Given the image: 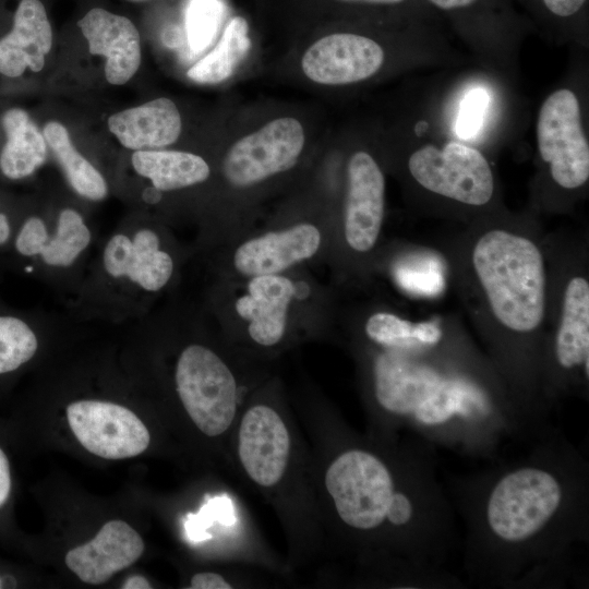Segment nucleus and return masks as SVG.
<instances>
[{"label":"nucleus","mask_w":589,"mask_h":589,"mask_svg":"<svg viewBox=\"0 0 589 589\" xmlns=\"http://www.w3.org/2000/svg\"><path fill=\"white\" fill-rule=\"evenodd\" d=\"M131 1H142V0H131Z\"/></svg>","instance_id":"nucleus-42"},{"label":"nucleus","mask_w":589,"mask_h":589,"mask_svg":"<svg viewBox=\"0 0 589 589\" xmlns=\"http://www.w3.org/2000/svg\"><path fill=\"white\" fill-rule=\"evenodd\" d=\"M191 589H231L230 584L224 576L213 572H202L195 574L191 580Z\"/></svg>","instance_id":"nucleus-37"},{"label":"nucleus","mask_w":589,"mask_h":589,"mask_svg":"<svg viewBox=\"0 0 589 589\" xmlns=\"http://www.w3.org/2000/svg\"><path fill=\"white\" fill-rule=\"evenodd\" d=\"M43 134L72 189L92 201L105 199L108 187L104 177L76 151L65 127L57 121H50L44 127Z\"/></svg>","instance_id":"nucleus-26"},{"label":"nucleus","mask_w":589,"mask_h":589,"mask_svg":"<svg viewBox=\"0 0 589 589\" xmlns=\"http://www.w3.org/2000/svg\"><path fill=\"white\" fill-rule=\"evenodd\" d=\"M52 45V31L39 0H22L11 32L0 39V73L16 77L26 68L39 72Z\"/></svg>","instance_id":"nucleus-18"},{"label":"nucleus","mask_w":589,"mask_h":589,"mask_svg":"<svg viewBox=\"0 0 589 589\" xmlns=\"http://www.w3.org/2000/svg\"><path fill=\"white\" fill-rule=\"evenodd\" d=\"M468 276L486 322L526 336L545 322L546 259L532 235L508 224L483 226L467 253Z\"/></svg>","instance_id":"nucleus-1"},{"label":"nucleus","mask_w":589,"mask_h":589,"mask_svg":"<svg viewBox=\"0 0 589 589\" xmlns=\"http://www.w3.org/2000/svg\"><path fill=\"white\" fill-rule=\"evenodd\" d=\"M48 238L45 223L38 217L28 218L21 228L16 240V250L25 255H38Z\"/></svg>","instance_id":"nucleus-35"},{"label":"nucleus","mask_w":589,"mask_h":589,"mask_svg":"<svg viewBox=\"0 0 589 589\" xmlns=\"http://www.w3.org/2000/svg\"><path fill=\"white\" fill-rule=\"evenodd\" d=\"M250 47L249 21L235 14L227 20L214 49L192 65L187 75L200 84L221 83L233 74Z\"/></svg>","instance_id":"nucleus-25"},{"label":"nucleus","mask_w":589,"mask_h":589,"mask_svg":"<svg viewBox=\"0 0 589 589\" xmlns=\"http://www.w3.org/2000/svg\"><path fill=\"white\" fill-rule=\"evenodd\" d=\"M398 277L405 287L414 291L422 290L425 293H435L436 286H440L438 280L442 281L433 263L424 260L413 263L410 267H402V271H398Z\"/></svg>","instance_id":"nucleus-34"},{"label":"nucleus","mask_w":589,"mask_h":589,"mask_svg":"<svg viewBox=\"0 0 589 589\" xmlns=\"http://www.w3.org/2000/svg\"><path fill=\"white\" fill-rule=\"evenodd\" d=\"M324 488L339 519L368 531L380 527L394 493L392 474L374 454L352 448L337 455L324 472Z\"/></svg>","instance_id":"nucleus-5"},{"label":"nucleus","mask_w":589,"mask_h":589,"mask_svg":"<svg viewBox=\"0 0 589 589\" xmlns=\"http://www.w3.org/2000/svg\"><path fill=\"white\" fill-rule=\"evenodd\" d=\"M293 294V283L278 274L254 276L250 280L248 294L237 300L236 310L249 322L248 332L253 341L272 347L281 340Z\"/></svg>","instance_id":"nucleus-19"},{"label":"nucleus","mask_w":589,"mask_h":589,"mask_svg":"<svg viewBox=\"0 0 589 589\" xmlns=\"http://www.w3.org/2000/svg\"><path fill=\"white\" fill-rule=\"evenodd\" d=\"M92 55L106 58L105 75L109 83L122 85L141 64V39L135 25L125 16L105 9L89 10L79 22Z\"/></svg>","instance_id":"nucleus-15"},{"label":"nucleus","mask_w":589,"mask_h":589,"mask_svg":"<svg viewBox=\"0 0 589 589\" xmlns=\"http://www.w3.org/2000/svg\"><path fill=\"white\" fill-rule=\"evenodd\" d=\"M145 549L142 537L125 521L106 522L91 541L65 554V564L82 581L106 582L115 573L135 563Z\"/></svg>","instance_id":"nucleus-14"},{"label":"nucleus","mask_w":589,"mask_h":589,"mask_svg":"<svg viewBox=\"0 0 589 589\" xmlns=\"http://www.w3.org/2000/svg\"><path fill=\"white\" fill-rule=\"evenodd\" d=\"M7 143L0 155V169L10 179H21L40 167L47 155L44 134L32 122L26 111L13 108L2 118Z\"/></svg>","instance_id":"nucleus-24"},{"label":"nucleus","mask_w":589,"mask_h":589,"mask_svg":"<svg viewBox=\"0 0 589 589\" xmlns=\"http://www.w3.org/2000/svg\"><path fill=\"white\" fill-rule=\"evenodd\" d=\"M412 516V505L409 498L400 492H394L386 512V519L396 526L407 524Z\"/></svg>","instance_id":"nucleus-36"},{"label":"nucleus","mask_w":589,"mask_h":589,"mask_svg":"<svg viewBox=\"0 0 589 589\" xmlns=\"http://www.w3.org/2000/svg\"><path fill=\"white\" fill-rule=\"evenodd\" d=\"M292 435L284 417L272 406L255 404L241 416L237 456L248 479L264 490L286 478L292 457Z\"/></svg>","instance_id":"nucleus-10"},{"label":"nucleus","mask_w":589,"mask_h":589,"mask_svg":"<svg viewBox=\"0 0 589 589\" xmlns=\"http://www.w3.org/2000/svg\"><path fill=\"white\" fill-rule=\"evenodd\" d=\"M335 22L340 26L314 40L301 58L303 74L310 81L327 86H347L372 80L394 57L387 47L423 26L437 24Z\"/></svg>","instance_id":"nucleus-3"},{"label":"nucleus","mask_w":589,"mask_h":589,"mask_svg":"<svg viewBox=\"0 0 589 589\" xmlns=\"http://www.w3.org/2000/svg\"><path fill=\"white\" fill-rule=\"evenodd\" d=\"M304 143V128L298 119H273L231 145L223 160L224 176L233 187L254 185L292 168Z\"/></svg>","instance_id":"nucleus-9"},{"label":"nucleus","mask_w":589,"mask_h":589,"mask_svg":"<svg viewBox=\"0 0 589 589\" xmlns=\"http://www.w3.org/2000/svg\"><path fill=\"white\" fill-rule=\"evenodd\" d=\"M310 13L330 15L335 21L378 23L429 22L441 20L424 0H288Z\"/></svg>","instance_id":"nucleus-22"},{"label":"nucleus","mask_w":589,"mask_h":589,"mask_svg":"<svg viewBox=\"0 0 589 589\" xmlns=\"http://www.w3.org/2000/svg\"><path fill=\"white\" fill-rule=\"evenodd\" d=\"M482 408L483 395L471 383L459 378H446L442 387L423 401L413 412L414 418L424 424H440L454 414L469 413V404Z\"/></svg>","instance_id":"nucleus-29"},{"label":"nucleus","mask_w":589,"mask_h":589,"mask_svg":"<svg viewBox=\"0 0 589 589\" xmlns=\"http://www.w3.org/2000/svg\"><path fill=\"white\" fill-rule=\"evenodd\" d=\"M175 380L184 410L204 435L217 437L232 426L237 382L218 354L202 345L188 346L178 358Z\"/></svg>","instance_id":"nucleus-6"},{"label":"nucleus","mask_w":589,"mask_h":589,"mask_svg":"<svg viewBox=\"0 0 589 589\" xmlns=\"http://www.w3.org/2000/svg\"><path fill=\"white\" fill-rule=\"evenodd\" d=\"M491 92L485 84L466 85L452 120V131L458 139L473 145L479 143L494 111Z\"/></svg>","instance_id":"nucleus-31"},{"label":"nucleus","mask_w":589,"mask_h":589,"mask_svg":"<svg viewBox=\"0 0 589 589\" xmlns=\"http://www.w3.org/2000/svg\"><path fill=\"white\" fill-rule=\"evenodd\" d=\"M320 244V230L299 224L248 240L237 249L233 263L247 276L276 275L313 256Z\"/></svg>","instance_id":"nucleus-17"},{"label":"nucleus","mask_w":589,"mask_h":589,"mask_svg":"<svg viewBox=\"0 0 589 589\" xmlns=\"http://www.w3.org/2000/svg\"><path fill=\"white\" fill-rule=\"evenodd\" d=\"M406 170L417 192L462 212L486 211L497 200V181L483 151L454 135L426 136L414 124Z\"/></svg>","instance_id":"nucleus-2"},{"label":"nucleus","mask_w":589,"mask_h":589,"mask_svg":"<svg viewBox=\"0 0 589 589\" xmlns=\"http://www.w3.org/2000/svg\"><path fill=\"white\" fill-rule=\"evenodd\" d=\"M131 163L134 170L149 179L158 191L191 187L204 182L211 173L204 158L182 151H135Z\"/></svg>","instance_id":"nucleus-23"},{"label":"nucleus","mask_w":589,"mask_h":589,"mask_svg":"<svg viewBox=\"0 0 589 589\" xmlns=\"http://www.w3.org/2000/svg\"><path fill=\"white\" fill-rule=\"evenodd\" d=\"M385 209V177L372 154L353 152L347 163L344 233L352 251H371L381 233Z\"/></svg>","instance_id":"nucleus-12"},{"label":"nucleus","mask_w":589,"mask_h":589,"mask_svg":"<svg viewBox=\"0 0 589 589\" xmlns=\"http://www.w3.org/2000/svg\"><path fill=\"white\" fill-rule=\"evenodd\" d=\"M123 589H149L152 588L149 581L141 575H134L129 577L121 586Z\"/></svg>","instance_id":"nucleus-39"},{"label":"nucleus","mask_w":589,"mask_h":589,"mask_svg":"<svg viewBox=\"0 0 589 589\" xmlns=\"http://www.w3.org/2000/svg\"><path fill=\"white\" fill-rule=\"evenodd\" d=\"M67 419L77 441L89 453L106 459L142 454L151 435L129 408L103 400H79L67 407Z\"/></svg>","instance_id":"nucleus-11"},{"label":"nucleus","mask_w":589,"mask_h":589,"mask_svg":"<svg viewBox=\"0 0 589 589\" xmlns=\"http://www.w3.org/2000/svg\"><path fill=\"white\" fill-rule=\"evenodd\" d=\"M10 236V226L4 214L0 213V244L7 242Z\"/></svg>","instance_id":"nucleus-40"},{"label":"nucleus","mask_w":589,"mask_h":589,"mask_svg":"<svg viewBox=\"0 0 589 589\" xmlns=\"http://www.w3.org/2000/svg\"><path fill=\"white\" fill-rule=\"evenodd\" d=\"M558 39L584 44L588 32L589 0H515Z\"/></svg>","instance_id":"nucleus-28"},{"label":"nucleus","mask_w":589,"mask_h":589,"mask_svg":"<svg viewBox=\"0 0 589 589\" xmlns=\"http://www.w3.org/2000/svg\"><path fill=\"white\" fill-rule=\"evenodd\" d=\"M12 488L10 462L5 453L0 448V508L9 498Z\"/></svg>","instance_id":"nucleus-38"},{"label":"nucleus","mask_w":589,"mask_h":589,"mask_svg":"<svg viewBox=\"0 0 589 589\" xmlns=\"http://www.w3.org/2000/svg\"><path fill=\"white\" fill-rule=\"evenodd\" d=\"M366 336L385 348L414 350L434 346L443 337L438 321L412 322L389 312H376L365 322Z\"/></svg>","instance_id":"nucleus-27"},{"label":"nucleus","mask_w":589,"mask_h":589,"mask_svg":"<svg viewBox=\"0 0 589 589\" xmlns=\"http://www.w3.org/2000/svg\"><path fill=\"white\" fill-rule=\"evenodd\" d=\"M489 63L505 67L527 29L515 0H424Z\"/></svg>","instance_id":"nucleus-7"},{"label":"nucleus","mask_w":589,"mask_h":589,"mask_svg":"<svg viewBox=\"0 0 589 589\" xmlns=\"http://www.w3.org/2000/svg\"><path fill=\"white\" fill-rule=\"evenodd\" d=\"M556 479L536 468L504 477L494 488L486 515L492 531L506 541H521L541 529L560 506Z\"/></svg>","instance_id":"nucleus-8"},{"label":"nucleus","mask_w":589,"mask_h":589,"mask_svg":"<svg viewBox=\"0 0 589 589\" xmlns=\"http://www.w3.org/2000/svg\"><path fill=\"white\" fill-rule=\"evenodd\" d=\"M91 231L83 217L72 208L60 212L56 235L47 238L39 254L50 266H70L88 247Z\"/></svg>","instance_id":"nucleus-30"},{"label":"nucleus","mask_w":589,"mask_h":589,"mask_svg":"<svg viewBox=\"0 0 589 589\" xmlns=\"http://www.w3.org/2000/svg\"><path fill=\"white\" fill-rule=\"evenodd\" d=\"M445 377L408 354V350L385 348L374 359V395L378 405L394 414H409L444 384Z\"/></svg>","instance_id":"nucleus-13"},{"label":"nucleus","mask_w":589,"mask_h":589,"mask_svg":"<svg viewBox=\"0 0 589 589\" xmlns=\"http://www.w3.org/2000/svg\"><path fill=\"white\" fill-rule=\"evenodd\" d=\"M224 4L220 0H190L185 12V28L190 46L194 50L206 47L223 17Z\"/></svg>","instance_id":"nucleus-33"},{"label":"nucleus","mask_w":589,"mask_h":589,"mask_svg":"<svg viewBox=\"0 0 589 589\" xmlns=\"http://www.w3.org/2000/svg\"><path fill=\"white\" fill-rule=\"evenodd\" d=\"M159 245L157 233L147 228L136 231L133 239L117 233L104 249L105 271L115 278L127 277L146 291H158L173 272L171 256Z\"/></svg>","instance_id":"nucleus-16"},{"label":"nucleus","mask_w":589,"mask_h":589,"mask_svg":"<svg viewBox=\"0 0 589 589\" xmlns=\"http://www.w3.org/2000/svg\"><path fill=\"white\" fill-rule=\"evenodd\" d=\"M581 97L575 86L562 85L541 103L536 145L550 188L563 195L582 192L589 182V141Z\"/></svg>","instance_id":"nucleus-4"},{"label":"nucleus","mask_w":589,"mask_h":589,"mask_svg":"<svg viewBox=\"0 0 589 589\" xmlns=\"http://www.w3.org/2000/svg\"><path fill=\"white\" fill-rule=\"evenodd\" d=\"M5 585H8L7 580H4V579L2 578V576L0 575V588L5 587Z\"/></svg>","instance_id":"nucleus-41"},{"label":"nucleus","mask_w":589,"mask_h":589,"mask_svg":"<svg viewBox=\"0 0 589 589\" xmlns=\"http://www.w3.org/2000/svg\"><path fill=\"white\" fill-rule=\"evenodd\" d=\"M108 128L124 147L148 151L173 144L182 122L176 104L160 97L110 116Z\"/></svg>","instance_id":"nucleus-20"},{"label":"nucleus","mask_w":589,"mask_h":589,"mask_svg":"<svg viewBox=\"0 0 589 589\" xmlns=\"http://www.w3.org/2000/svg\"><path fill=\"white\" fill-rule=\"evenodd\" d=\"M555 357L563 369L581 365L589 375V281L582 272L570 274L562 289Z\"/></svg>","instance_id":"nucleus-21"},{"label":"nucleus","mask_w":589,"mask_h":589,"mask_svg":"<svg viewBox=\"0 0 589 589\" xmlns=\"http://www.w3.org/2000/svg\"><path fill=\"white\" fill-rule=\"evenodd\" d=\"M38 340L22 320L0 316V374L16 370L36 353Z\"/></svg>","instance_id":"nucleus-32"}]
</instances>
